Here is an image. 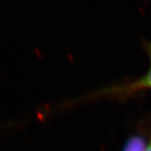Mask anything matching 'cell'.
<instances>
[{
  "instance_id": "6da1fadb",
  "label": "cell",
  "mask_w": 151,
  "mask_h": 151,
  "mask_svg": "<svg viewBox=\"0 0 151 151\" xmlns=\"http://www.w3.org/2000/svg\"><path fill=\"white\" fill-rule=\"evenodd\" d=\"M147 52L148 55L150 57V67L148 71L147 72V74L144 76V77L139 79L138 81L133 83L130 87H129L128 90H137V89H151V44L147 46Z\"/></svg>"
},
{
  "instance_id": "7a4b0ae2",
  "label": "cell",
  "mask_w": 151,
  "mask_h": 151,
  "mask_svg": "<svg viewBox=\"0 0 151 151\" xmlns=\"http://www.w3.org/2000/svg\"><path fill=\"white\" fill-rule=\"evenodd\" d=\"M146 144L142 137H135L128 140L123 151H146Z\"/></svg>"
},
{
  "instance_id": "3957f363",
  "label": "cell",
  "mask_w": 151,
  "mask_h": 151,
  "mask_svg": "<svg viewBox=\"0 0 151 151\" xmlns=\"http://www.w3.org/2000/svg\"><path fill=\"white\" fill-rule=\"evenodd\" d=\"M146 151H151V141H150V143L148 144V146L147 147V149H146Z\"/></svg>"
}]
</instances>
